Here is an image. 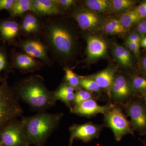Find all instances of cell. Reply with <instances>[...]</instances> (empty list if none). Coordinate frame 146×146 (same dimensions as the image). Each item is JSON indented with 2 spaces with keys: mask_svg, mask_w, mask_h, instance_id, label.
Returning <instances> with one entry per match:
<instances>
[{
  "mask_svg": "<svg viewBox=\"0 0 146 146\" xmlns=\"http://www.w3.org/2000/svg\"><path fill=\"white\" fill-rule=\"evenodd\" d=\"M18 98L39 112L54 106L56 100L53 92L48 90L44 79L39 75H33L23 79L13 89Z\"/></svg>",
  "mask_w": 146,
  "mask_h": 146,
  "instance_id": "1",
  "label": "cell"
},
{
  "mask_svg": "<svg viewBox=\"0 0 146 146\" xmlns=\"http://www.w3.org/2000/svg\"><path fill=\"white\" fill-rule=\"evenodd\" d=\"M63 116L62 113L41 112L31 117H22L30 145H43L57 127Z\"/></svg>",
  "mask_w": 146,
  "mask_h": 146,
  "instance_id": "2",
  "label": "cell"
},
{
  "mask_svg": "<svg viewBox=\"0 0 146 146\" xmlns=\"http://www.w3.org/2000/svg\"><path fill=\"white\" fill-rule=\"evenodd\" d=\"M45 40L54 54L68 57L74 48V37L70 31L60 22L53 20L47 23L44 29Z\"/></svg>",
  "mask_w": 146,
  "mask_h": 146,
  "instance_id": "3",
  "label": "cell"
},
{
  "mask_svg": "<svg viewBox=\"0 0 146 146\" xmlns=\"http://www.w3.org/2000/svg\"><path fill=\"white\" fill-rule=\"evenodd\" d=\"M18 100L15 91L5 77L0 86V131L9 123L22 115L23 110Z\"/></svg>",
  "mask_w": 146,
  "mask_h": 146,
  "instance_id": "4",
  "label": "cell"
},
{
  "mask_svg": "<svg viewBox=\"0 0 146 146\" xmlns=\"http://www.w3.org/2000/svg\"><path fill=\"white\" fill-rule=\"evenodd\" d=\"M29 145L22 119L13 120L0 131L1 146H28Z\"/></svg>",
  "mask_w": 146,
  "mask_h": 146,
  "instance_id": "5",
  "label": "cell"
},
{
  "mask_svg": "<svg viewBox=\"0 0 146 146\" xmlns=\"http://www.w3.org/2000/svg\"><path fill=\"white\" fill-rule=\"evenodd\" d=\"M104 115L105 122L113 131L116 141H120L127 134L134 136V130L131 123L119 108L115 105Z\"/></svg>",
  "mask_w": 146,
  "mask_h": 146,
  "instance_id": "6",
  "label": "cell"
},
{
  "mask_svg": "<svg viewBox=\"0 0 146 146\" xmlns=\"http://www.w3.org/2000/svg\"><path fill=\"white\" fill-rule=\"evenodd\" d=\"M130 117L134 131L140 135L146 134V104L142 99H132L121 104Z\"/></svg>",
  "mask_w": 146,
  "mask_h": 146,
  "instance_id": "7",
  "label": "cell"
},
{
  "mask_svg": "<svg viewBox=\"0 0 146 146\" xmlns=\"http://www.w3.org/2000/svg\"><path fill=\"white\" fill-rule=\"evenodd\" d=\"M103 127V126L91 122L73 125L70 128V136L69 146H72L75 139H80L86 143L94 138H98Z\"/></svg>",
  "mask_w": 146,
  "mask_h": 146,
  "instance_id": "8",
  "label": "cell"
},
{
  "mask_svg": "<svg viewBox=\"0 0 146 146\" xmlns=\"http://www.w3.org/2000/svg\"><path fill=\"white\" fill-rule=\"evenodd\" d=\"M135 93L130 82L123 76L119 75L115 78L110 97L115 102L123 104L132 100Z\"/></svg>",
  "mask_w": 146,
  "mask_h": 146,
  "instance_id": "9",
  "label": "cell"
},
{
  "mask_svg": "<svg viewBox=\"0 0 146 146\" xmlns=\"http://www.w3.org/2000/svg\"><path fill=\"white\" fill-rule=\"evenodd\" d=\"M115 105L110 103L104 106L99 105L95 99L87 100L82 103L73 106L70 109L72 113L78 116L91 117L99 113H105L113 108Z\"/></svg>",
  "mask_w": 146,
  "mask_h": 146,
  "instance_id": "10",
  "label": "cell"
},
{
  "mask_svg": "<svg viewBox=\"0 0 146 146\" xmlns=\"http://www.w3.org/2000/svg\"><path fill=\"white\" fill-rule=\"evenodd\" d=\"M18 44L25 53L30 56L40 59L48 65L50 63L46 47L41 41L30 39L21 42Z\"/></svg>",
  "mask_w": 146,
  "mask_h": 146,
  "instance_id": "11",
  "label": "cell"
},
{
  "mask_svg": "<svg viewBox=\"0 0 146 146\" xmlns=\"http://www.w3.org/2000/svg\"><path fill=\"white\" fill-rule=\"evenodd\" d=\"M12 66L22 73L32 72L39 70L42 63L26 53L12 52Z\"/></svg>",
  "mask_w": 146,
  "mask_h": 146,
  "instance_id": "12",
  "label": "cell"
},
{
  "mask_svg": "<svg viewBox=\"0 0 146 146\" xmlns=\"http://www.w3.org/2000/svg\"><path fill=\"white\" fill-rule=\"evenodd\" d=\"M30 11L35 15L41 16L56 15L60 13L54 0H33Z\"/></svg>",
  "mask_w": 146,
  "mask_h": 146,
  "instance_id": "13",
  "label": "cell"
},
{
  "mask_svg": "<svg viewBox=\"0 0 146 146\" xmlns=\"http://www.w3.org/2000/svg\"><path fill=\"white\" fill-rule=\"evenodd\" d=\"M21 31V25L16 21L5 20L0 22V34L3 40L13 43Z\"/></svg>",
  "mask_w": 146,
  "mask_h": 146,
  "instance_id": "14",
  "label": "cell"
},
{
  "mask_svg": "<svg viewBox=\"0 0 146 146\" xmlns=\"http://www.w3.org/2000/svg\"><path fill=\"white\" fill-rule=\"evenodd\" d=\"M79 26L83 30L90 29L95 27L99 21L96 13L87 11L79 10L73 14Z\"/></svg>",
  "mask_w": 146,
  "mask_h": 146,
  "instance_id": "15",
  "label": "cell"
},
{
  "mask_svg": "<svg viewBox=\"0 0 146 146\" xmlns=\"http://www.w3.org/2000/svg\"><path fill=\"white\" fill-rule=\"evenodd\" d=\"M41 22L35 14L29 13L25 16L21 25V31L26 35L37 34L42 29Z\"/></svg>",
  "mask_w": 146,
  "mask_h": 146,
  "instance_id": "16",
  "label": "cell"
},
{
  "mask_svg": "<svg viewBox=\"0 0 146 146\" xmlns=\"http://www.w3.org/2000/svg\"><path fill=\"white\" fill-rule=\"evenodd\" d=\"M106 48L105 42L98 37L89 36L87 39V54L90 59L103 56L106 52Z\"/></svg>",
  "mask_w": 146,
  "mask_h": 146,
  "instance_id": "17",
  "label": "cell"
},
{
  "mask_svg": "<svg viewBox=\"0 0 146 146\" xmlns=\"http://www.w3.org/2000/svg\"><path fill=\"white\" fill-rule=\"evenodd\" d=\"M115 78L114 71L108 68L95 75L91 78L98 84L101 89L106 90L110 97Z\"/></svg>",
  "mask_w": 146,
  "mask_h": 146,
  "instance_id": "18",
  "label": "cell"
},
{
  "mask_svg": "<svg viewBox=\"0 0 146 146\" xmlns=\"http://www.w3.org/2000/svg\"><path fill=\"white\" fill-rule=\"evenodd\" d=\"M75 89L70 85L65 83L61 84L54 92V94L56 100H58L63 102L70 109L72 104L74 98Z\"/></svg>",
  "mask_w": 146,
  "mask_h": 146,
  "instance_id": "19",
  "label": "cell"
},
{
  "mask_svg": "<svg viewBox=\"0 0 146 146\" xmlns=\"http://www.w3.org/2000/svg\"><path fill=\"white\" fill-rule=\"evenodd\" d=\"M31 0H15L13 6L8 10L9 13L12 17L21 16L31 10Z\"/></svg>",
  "mask_w": 146,
  "mask_h": 146,
  "instance_id": "20",
  "label": "cell"
},
{
  "mask_svg": "<svg viewBox=\"0 0 146 146\" xmlns=\"http://www.w3.org/2000/svg\"><path fill=\"white\" fill-rule=\"evenodd\" d=\"M113 54L119 63L124 67H128L131 65V59L130 53L123 47L116 46L114 48Z\"/></svg>",
  "mask_w": 146,
  "mask_h": 146,
  "instance_id": "21",
  "label": "cell"
},
{
  "mask_svg": "<svg viewBox=\"0 0 146 146\" xmlns=\"http://www.w3.org/2000/svg\"><path fill=\"white\" fill-rule=\"evenodd\" d=\"M141 19L135 9L124 13L121 16L119 21L125 29L130 27Z\"/></svg>",
  "mask_w": 146,
  "mask_h": 146,
  "instance_id": "22",
  "label": "cell"
},
{
  "mask_svg": "<svg viewBox=\"0 0 146 146\" xmlns=\"http://www.w3.org/2000/svg\"><path fill=\"white\" fill-rule=\"evenodd\" d=\"M80 84L86 91L100 94L101 88L98 84L91 78L79 77Z\"/></svg>",
  "mask_w": 146,
  "mask_h": 146,
  "instance_id": "23",
  "label": "cell"
},
{
  "mask_svg": "<svg viewBox=\"0 0 146 146\" xmlns=\"http://www.w3.org/2000/svg\"><path fill=\"white\" fill-rule=\"evenodd\" d=\"M131 84L135 92L141 93L144 96L146 93V78L134 76L131 78Z\"/></svg>",
  "mask_w": 146,
  "mask_h": 146,
  "instance_id": "24",
  "label": "cell"
},
{
  "mask_svg": "<svg viewBox=\"0 0 146 146\" xmlns=\"http://www.w3.org/2000/svg\"><path fill=\"white\" fill-rule=\"evenodd\" d=\"M65 72V79L66 83L72 87L75 90L78 89L80 86L79 77L76 75L70 68L64 69Z\"/></svg>",
  "mask_w": 146,
  "mask_h": 146,
  "instance_id": "25",
  "label": "cell"
},
{
  "mask_svg": "<svg viewBox=\"0 0 146 146\" xmlns=\"http://www.w3.org/2000/svg\"><path fill=\"white\" fill-rule=\"evenodd\" d=\"M85 3L89 8L96 11H104L109 7V3L106 0H88Z\"/></svg>",
  "mask_w": 146,
  "mask_h": 146,
  "instance_id": "26",
  "label": "cell"
},
{
  "mask_svg": "<svg viewBox=\"0 0 146 146\" xmlns=\"http://www.w3.org/2000/svg\"><path fill=\"white\" fill-rule=\"evenodd\" d=\"M105 31L109 33H119L125 31V29L123 27L119 20H112L106 25Z\"/></svg>",
  "mask_w": 146,
  "mask_h": 146,
  "instance_id": "27",
  "label": "cell"
},
{
  "mask_svg": "<svg viewBox=\"0 0 146 146\" xmlns=\"http://www.w3.org/2000/svg\"><path fill=\"white\" fill-rule=\"evenodd\" d=\"M94 97L91 92L86 90H78L75 93L74 98L72 102V104L74 105L73 106L78 105L83 102L87 100L92 99Z\"/></svg>",
  "mask_w": 146,
  "mask_h": 146,
  "instance_id": "28",
  "label": "cell"
},
{
  "mask_svg": "<svg viewBox=\"0 0 146 146\" xmlns=\"http://www.w3.org/2000/svg\"><path fill=\"white\" fill-rule=\"evenodd\" d=\"M113 7L116 10H121L128 8L133 4L129 0H113L112 1Z\"/></svg>",
  "mask_w": 146,
  "mask_h": 146,
  "instance_id": "29",
  "label": "cell"
},
{
  "mask_svg": "<svg viewBox=\"0 0 146 146\" xmlns=\"http://www.w3.org/2000/svg\"><path fill=\"white\" fill-rule=\"evenodd\" d=\"M8 67V60L6 52L2 47L0 46V74L2 71L7 70ZM1 78L0 75V80Z\"/></svg>",
  "mask_w": 146,
  "mask_h": 146,
  "instance_id": "30",
  "label": "cell"
},
{
  "mask_svg": "<svg viewBox=\"0 0 146 146\" xmlns=\"http://www.w3.org/2000/svg\"><path fill=\"white\" fill-rule=\"evenodd\" d=\"M58 8L66 9L71 7L74 3L73 0H58L56 1Z\"/></svg>",
  "mask_w": 146,
  "mask_h": 146,
  "instance_id": "31",
  "label": "cell"
},
{
  "mask_svg": "<svg viewBox=\"0 0 146 146\" xmlns=\"http://www.w3.org/2000/svg\"><path fill=\"white\" fill-rule=\"evenodd\" d=\"M15 1V0H0V11L9 10Z\"/></svg>",
  "mask_w": 146,
  "mask_h": 146,
  "instance_id": "32",
  "label": "cell"
},
{
  "mask_svg": "<svg viewBox=\"0 0 146 146\" xmlns=\"http://www.w3.org/2000/svg\"><path fill=\"white\" fill-rule=\"evenodd\" d=\"M126 43L132 52L134 53L135 54H138L140 49V44L136 42H130L128 40H127Z\"/></svg>",
  "mask_w": 146,
  "mask_h": 146,
  "instance_id": "33",
  "label": "cell"
},
{
  "mask_svg": "<svg viewBox=\"0 0 146 146\" xmlns=\"http://www.w3.org/2000/svg\"><path fill=\"white\" fill-rule=\"evenodd\" d=\"M135 10L141 19L146 18V5L145 3L138 6Z\"/></svg>",
  "mask_w": 146,
  "mask_h": 146,
  "instance_id": "34",
  "label": "cell"
},
{
  "mask_svg": "<svg viewBox=\"0 0 146 146\" xmlns=\"http://www.w3.org/2000/svg\"><path fill=\"white\" fill-rule=\"evenodd\" d=\"M127 40L130 41V42L138 43L140 44L141 41L140 36L137 33H131L129 35V36L128 37Z\"/></svg>",
  "mask_w": 146,
  "mask_h": 146,
  "instance_id": "35",
  "label": "cell"
},
{
  "mask_svg": "<svg viewBox=\"0 0 146 146\" xmlns=\"http://www.w3.org/2000/svg\"><path fill=\"white\" fill-rule=\"evenodd\" d=\"M138 32L141 34H146V21L141 22L138 27Z\"/></svg>",
  "mask_w": 146,
  "mask_h": 146,
  "instance_id": "36",
  "label": "cell"
},
{
  "mask_svg": "<svg viewBox=\"0 0 146 146\" xmlns=\"http://www.w3.org/2000/svg\"><path fill=\"white\" fill-rule=\"evenodd\" d=\"M143 73L146 76V56L144 58L142 64Z\"/></svg>",
  "mask_w": 146,
  "mask_h": 146,
  "instance_id": "37",
  "label": "cell"
},
{
  "mask_svg": "<svg viewBox=\"0 0 146 146\" xmlns=\"http://www.w3.org/2000/svg\"><path fill=\"white\" fill-rule=\"evenodd\" d=\"M140 45L142 47L146 48V37L141 40V43H140Z\"/></svg>",
  "mask_w": 146,
  "mask_h": 146,
  "instance_id": "38",
  "label": "cell"
},
{
  "mask_svg": "<svg viewBox=\"0 0 146 146\" xmlns=\"http://www.w3.org/2000/svg\"><path fill=\"white\" fill-rule=\"evenodd\" d=\"M143 100L144 102L146 104V93L143 96Z\"/></svg>",
  "mask_w": 146,
  "mask_h": 146,
  "instance_id": "39",
  "label": "cell"
},
{
  "mask_svg": "<svg viewBox=\"0 0 146 146\" xmlns=\"http://www.w3.org/2000/svg\"><path fill=\"white\" fill-rule=\"evenodd\" d=\"M141 140L142 143H143V145L144 146H146V143L145 141H143V140Z\"/></svg>",
  "mask_w": 146,
  "mask_h": 146,
  "instance_id": "40",
  "label": "cell"
},
{
  "mask_svg": "<svg viewBox=\"0 0 146 146\" xmlns=\"http://www.w3.org/2000/svg\"><path fill=\"white\" fill-rule=\"evenodd\" d=\"M145 4L146 5V1L145 2Z\"/></svg>",
  "mask_w": 146,
  "mask_h": 146,
  "instance_id": "41",
  "label": "cell"
},
{
  "mask_svg": "<svg viewBox=\"0 0 146 146\" xmlns=\"http://www.w3.org/2000/svg\"><path fill=\"white\" fill-rule=\"evenodd\" d=\"M0 146H1V145H0Z\"/></svg>",
  "mask_w": 146,
  "mask_h": 146,
  "instance_id": "42",
  "label": "cell"
}]
</instances>
